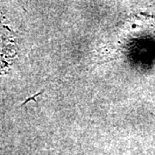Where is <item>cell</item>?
Wrapping results in <instances>:
<instances>
[{
    "instance_id": "1",
    "label": "cell",
    "mask_w": 155,
    "mask_h": 155,
    "mask_svg": "<svg viewBox=\"0 0 155 155\" xmlns=\"http://www.w3.org/2000/svg\"><path fill=\"white\" fill-rule=\"evenodd\" d=\"M43 91H44L42 90V91H39L38 93H36V94H35V95H34L33 97H29V98H28V99L26 100V101H25V102H24V103L22 104V105H23V104H27V103H28V101H30V100H32V99H35V97H36L37 96H39V95L41 94V93H42Z\"/></svg>"
}]
</instances>
